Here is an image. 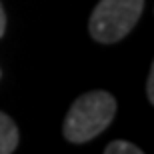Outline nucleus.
<instances>
[{
	"mask_svg": "<svg viewBox=\"0 0 154 154\" xmlns=\"http://www.w3.org/2000/svg\"><path fill=\"white\" fill-rule=\"evenodd\" d=\"M6 30V14H4V8H2V2H0V38L4 34Z\"/></svg>",
	"mask_w": 154,
	"mask_h": 154,
	"instance_id": "nucleus-5",
	"label": "nucleus"
},
{
	"mask_svg": "<svg viewBox=\"0 0 154 154\" xmlns=\"http://www.w3.org/2000/svg\"><path fill=\"white\" fill-rule=\"evenodd\" d=\"M116 114V100L104 90L86 92L76 98L64 120V138L70 142H88L108 128Z\"/></svg>",
	"mask_w": 154,
	"mask_h": 154,
	"instance_id": "nucleus-1",
	"label": "nucleus"
},
{
	"mask_svg": "<svg viewBox=\"0 0 154 154\" xmlns=\"http://www.w3.org/2000/svg\"><path fill=\"white\" fill-rule=\"evenodd\" d=\"M104 152L106 154H142V150L134 144L126 142V140H114L104 148Z\"/></svg>",
	"mask_w": 154,
	"mask_h": 154,
	"instance_id": "nucleus-4",
	"label": "nucleus"
},
{
	"mask_svg": "<svg viewBox=\"0 0 154 154\" xmlns=\"http://www.w3.org/2000/svg\"><path fill=\"white\" fill-rule=\"evenodd\" d=\"M144 0H100L90 16V36L102 44L122 40L138 22Z\"/></svg>",
	"mask_w": 154,
	"mask_h": 154,
	"instance_id": "nucleus-2",
	"label": "nucleus"
},
{
	"mask_svg": "<svg viewBox=\"0 0 154 154\" xmlns=\"http://www.w3.org/2000/svg\"><path fill=\"white\" fill-rule=\"evenodd\" d=\"M154 70H150V76H148V98H150V102H154V92H152V82H154V76H152Z\"/></svg>",
	"mask_w": 154,
	"mask_h": 154,
	"instance_id": "nucleus-6",
	"label": "nucleus"
},
{
	"mask_svg": "<svg viewBox=\"0 0 154 154\" xmlns=\"http://www.w3.org/2000/svg\"><path fill=\"white\" fill-rule=\"evenodd\" d=\"M18 146V128L12 118L0 112V154H10Z\"/></svg>",
	"mask_w": 154,
	"mask_h": 154,
	"instance_id": "nucleus-3",
	"label": "nucleus"
}]
</instances>
